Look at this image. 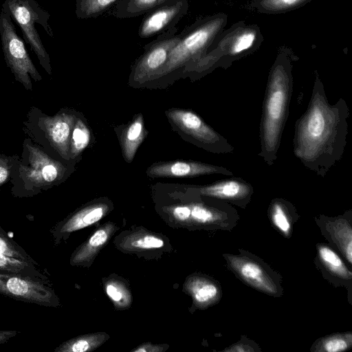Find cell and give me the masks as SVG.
I'll list each match as a JSON object with an SVG mask.
<instances>
[{
    "label": "cell",
    "instance_id": "obj_6",
    "mask_svg": "<svg viewBox=\"0 0 352 352\" xmlns=\"http://www.w3.org/2000/svg\"><path fill=\"white\" fill-rule=\"evenodd\" d=\"M227 267L241 282L273 298L283 295V278L263 259L242 248L238 254L223 253Z\"/></svg>",
    "mask_w": 352,
    "mask_h": 352
},
{
    "label": "cell",
    "instance_id": "obj_7",
    "mask_svg": "<svg viewBox=\"0 0 352 352\" xmlns=\"http://www.w3.org/2000/svg\"><path fill=\"white\" fill-rule=\"evenodd\" d=\"M0 41L7 66L15 79L26 89L32 90L30 77L35 81L42 79L27 52L23 39L18 35L10 15L0 10Z\"/></svg>",
    "mask_w": 352,
    "mask_h": 352
},
{
    "label": "cell",
    "instance_id": "obj_19",
    "mask_svg": "<svg viewBox=\"0 0 352 352\" xmlns=\"http://www.w3.org/2000/svg\"><path fill=\"white\" fill-rule=\"evenodd\" d=\"M185 288L197 309H204L217 304L223 295L220 283L206 275L188 277Z\"/></svg>",
    "mask_w": 352,
    "mask_h": 352
},
{
    "label": "cell",
    "instance_id": "obj_16",
    "mask_svg": "<svg viewBox=\"0 0 352 352\" xmlns=\"http://www.w3.org/2000/svg\"><path fill=\"white\" fill-rule=\"evenodd\" d=\"M109 210L107 203L98 202L85 206L56 223L50 230L55 245L66 241L69 235L100 220Z\"/></svg>",
    "mask_w": 352,
    "mask_h": 352
},
{
    "label": "cell",
    "instance_id": "obj_4",
    "mask_svg": "<svg viewBox=\"0 0 352 352\" xmlns=\"http://www.w3.org/2000/svg\"><path fill=\"white\" fill-rule=\"evenodd\" d=\"M228 15L219 12L199 19L180 32V38L165 64L149 81L182 74L184 67L201 58L224 30Z\"/></svg>",
    "mask_w": 352,
    "mask_h": 352
},
{
    "label": "cell",
    "instance_id": "obj_34",
    "mask_svg": "<svg viewBox=\"0 0 352 352\" xmlns=\"http://www.w3.org/2000/svg\"><path fill=\"white\" fill-rule=\"evenodd\" d=\"M163 351V346L162 345L153 344L151 343H144L138 348L134 349L131 351L135 352H160Z\"/></svg>",
    "mask_w": 352,
    "mask_h": 352
},
{
    "label": "cell",
    "instance_id": "obj_3",
    "mask_svg": "<svg viewBox=\"0 0 352 352\" xmlns=\"http://www.w3.org/2000/svg\"><path fill=\"white\" fill-rule=\"evenodd\" d=\"M263 40L261 29L256 24L236 22L223 30L206 52L199 59L187 65L182 74L195 79L219 67L226 69L234 61L258 50Z\"/></svg>",
    "mask_w": 352,
    "mask_h": 352
},
{
    "label": "cell",
    "instance_id": "obj_24",
    "mask_svg": "<svg viewBox=\"0 0 352 352\" xmlns=\"http://www.w3.org/2000/svg\"><path fill=\"white\" fill-rule=\"evenodd\" d=\"M0 272L14 273L50 281L40 265L0 253Z\"/></svg>",
    "mask_w": 352,
    "mask_h": 352
},
{
    "label": "cell",
    "instance_id": "obj_9",
    "mask_svg": "<svg viewBox=\"0 0 352 352\" xmlns=\"http://www.w3.org/2000/svg\"><path fill=\"white\" fill-rule=\"evenodd\" d=\"M166 115L179 129L206 150L219 154L233 153L234 147L227 139L194 112L171 109L166 111Z\"/></svg>",
    "mask_w": 352,
    "mask_h": 352
},
{
    "label": "cell",
    "instance_id": "obj_35",
    "mask_svg": "<svg viewBox=\"0 0 352 352\" xmlns=\"http://www.w3.org/2000/svg\"><path fill=\"white\" fill-rule=\"evenodd\" d=\"M18 333L17 330H0V346L7 343L10 340L16 336Z\"/></svg>",
    "mask_w": 352,
    "mask_h": 352
},
{
    "label": "cell",
    "instance_id": "obj_18",
    "mask_svg": "<svg viewBox=\"0 0 352 352\" xmlns=\"http://www.w3.org/2000/svg\"><path fill=\"white\" fill-rule=\"evenodd\" d=\"M75 120V116L68 113H60L42 120L49 141L64 158L68 159L70 139Z\"/></svg>",
    "mask_w": 352,
    "mask_h": 352
},
{
    "label": "cell",
    "instance_id": "obj_22",
    "mask_svg": "<svg viewBox=\"0 0 352 352\" xmlns=\"http://www.w3.org/2000/svg\"><path fill=\"white\" fill-rule=\"evenodd\" d=\"M180 0H119L112 12L118 19H129L144 15L157 7Z\"/></svg>",
    "mask_w": 352,
    "mask_h": 352
},
{
    "label": "cell",
    "instance_id": "obj_29",
    "mask_svg": "<svg viewBox=\"0 0 352 352\" xmlns=\"http://www.w3.org/2000/svg\"><path fill=\"white\" fill-rule=\"evenodd\" d=\"M119 0H76L75 14L79 19L97 18L110 10Z\"/></svg>",
    "mask_w": 352,
    "mask_h": 352
},
{
    "label": "cell",
    "instance_id": "obj_21",
    "mask_svg": "<svg viewBox=\"0 0 352 352\" xmlns=\"http://www.w3.org/2000/svg\"><path fill=\"white\" fill-rule=\"evenodd\" d=\"M267 217L272 226L285 239L292 237L294 224L300 218L293 204L282 197L272 199L267 208Z\"/></svg>",
    "mask_w": 352,
    "mask_h": 352
},
{
    "label": "cell",
    "instance_id": "obj_1",
    "mask_svg": "<svg viewBox=\"0 0 352 352\" xmlns=\"http://www.w3.org/2000/svg\"><path fill=\"white\" fill-rule=\"evenodd\" d=\"M349 114L343 98L329 103L316 71L309 102L295 122L293 138L294 154L306 168L324 177L341 160L347 142Z\"/></svg>",
    "mask_w": 352,
    "mask_h": 352
},
{
    "label": "cell",
    "instance_id": "obj_30",
    "mask_svg": "<svg viewBox=\"0 0 352 352\" xmlns=\"http://www.w3.org/2000/svg\"><path fill=\"white\" fill-rule=\"evenodd\" d=\"M90 132L85 124L78 119L74 124L69 144L71 156H78L89 144Z\"/></svg>",
    "mask_w": 352,
    "mask_h": 352
},
{
    "label": "cell",
    "instance_id": "obj_8",
    "mask_svg": "<svg viewBox=\"0 0 352 352\" xmlns=\"http://www.w3.org/2000/svg\"><path fill=\"white\" fill-rule=\"evenodd\" d=\"M0 294L46 307H58L60 300L51 281L0 272Z\"/></svg>",
    "mask_w": 352,
    "mask_h": 352
},
{
    "label": "cell",
    "instance_id": "obj_26",
    "mask_svg": "<svg viewBox=\"0 0 352 352\" xmlns=\"http://www.w3.org/2000/svg\"><path fill=\"white\" fill-rule=\"evenodd\" d=\"M108 338L104 333H96L80 336L67 340L55 349L54 352H86L100 346Z\"/></svg>",
    "mask_w": 352,
    "mask_h": 352
},
{
    "label": "cell",
    "instance_id": "obj_17",
    "mask_svg": "<svg viewBox=\"0 0 352 352\" xmlns=\"http://www.w3.org/2000/svg\"><path fill=\"white\" fill-rule=\"evenodd\" d=\"M29 164L23 168L26 179L35 186L48 185L62 177L64 167L38 148L28 145Z\"/></svg>",
    "mask_w": 352,
    "mask_h": 352
},
{
    "label": "cell",
    "instance_id": "obj_36",
    "mask_svg": "<svg viewBox=\"0 0 352 352\" xmlns=\"http://www.w3.org/2000/svg\"><path fill=\"white\" fill-rule=\"evenodd\" d=\"M9 176V169L5 161L0 159V186L3 184Z\"/></svg>",
    "mask_w": 352,
    "mask_h": 352
},
{
    "label": "cell",
    "instance_id": "obj_5",
    "mask_svg": "<svg viewBox=\"0 0 352 352\" xmlns=\"http://www.w3.org/2000/svg\"><path fill=\"white\" fill-rule=\"evenodd\" d=\"M19 26L23 39L36 56L40 65L48 74H52L50 55L41 39L35 24H39L46 33L54 38L48 23L50 13L35 0H5L1 6Z\"/></svg>",
    "mask_w": 352,
    "mask_h": 352
},
{
    "label": "cell",
    "instance_id": "obj_2",
    "mask_svg": "<svg viewBox=\"0 0 352 352\" xmlns=\"http://www.w3.org/2000/svg\"><path fill=\"white\" fill-rule=\"evenodd\" d=\"M292 51L281 47L267 78L259 127L261 149L258 156L268 166L276 159L288 115L293 91Z\"/></svg>",
    "mask_w": 352,
    "mask_h": 352
},
{
    "label": "cell",
    "instance_id": "obj_23",
    "mask_svg": "<svg viewBox=\"0 0 352 352\" xmlns=\"http://www.w3.org/2000/svg\"><path fill=\"white\" fill-rule=\"evenodd\" d=\"M146 134L142 114L138 115L123 131L121 137L122 149L123 155L129 163L133 160L139 146L146 137Z\"/></svg>",
    "mask_w": 352,
    "mask_h": 352
},
{
    "label": "cell",
    "instance_id": "obj_20",
    "mask_svg": "<svg viewBox=\"0 0 352 352\" xmlns=\"http://www.w3.org/2000/svg\"><path fill=\"white\" fill-rule=\"evenodd\" d=\"M116 226L108 222L96 230L92 234L73 252L70 264L73 266H87L91 264L100 250L108 243Z\"/></svg>",
    "mask_w": 352,
    "mask_h": 352
},
{
    "label": "cell",
    "instance_id": "obj_12",
    "mask_svg": "<svg viewBox=\"0 0 352 352\" xmlns=\"http://www.w3.org/2000/svg\"><path fill=\"white\" fill-rule=\"evenodd\" d=\"M314 263L324 279L335 287H343L347 292L349 304L352 303V272L343 258L327 243L316 245Z\"/></svg>",
    "mask_w": 352,
    "mask_h": 352
},
{
    "label": "cell",
    "instance_id": "obj_31",
    "mask_svg": "<svg viewBox=\"0 0 352 352\" xmlns=\"http://www.w3.org/2000/svg\"><path fill=\"white\" fill-rule=\"evenodd\" d=\"M0 253L40 265L21 245L10 238L1 226Z\"/></svg>",
    "mask_w": 352,
    "mask_h": 352
},
{
    "label": "cell",
    "instance_id": "obj_32",
    "mask_svg": "<svg viewBox=\"0 0 352 352\" xmlns=\"http://www.w3.org/2000/svg\"><path fill=\"white\" fill-rule=\"evenodd\" d=\"M105 291L109 297L118 307H126L131 302L127 288L118 280H109L105 284Z\"/></svg>",
    "mask_w": 352,
    "mask_h": 352
},
{
    "label": "cell",
    "instance_id": "obj_11",
    "mask_svg": "<svg viewBox=\"0 0 352 352\" xmlns=\"http://www.w3.org/2000/svg\"><path fill=\"white\" fill-rule=\"evenodd\" d=\"M314 221L320 233L331 245L352 267V210L329 217L318 214Z\"/></svg>",
    "mask_w": 352,
    "mask_h": 352
},
{
    "label": "cell",
    "instance_id": "obj_27",
    "mask_svg": "<svg viewBox=\"0 0 352 352\" xmlns=\"http://www.w3.org/2000/svg\"><path fill=\"white\" fill-rule=\"evenodd\" d=\"M312 0H252V10L266 14H279L298 9Z\"/></svg>",
    "mask_w": 352,
    "mask_h": 352
},
{
    "label": "cell",
    "instance_id": "obj_15",
    "mask_svg": "<svg viewBox=\"0 0 352 352\" xmlns=\"http://www.w3.org/2000/svg\"><path fill=\"white\" fill-rule=\"evenodd\" d=\"M146 173L152 178L192 177L213 174L233 175L232 171L223 166L201 162L180 160L155 163L148 167Z\"/></svg>",
    "mask_w": 352,
    "mask_h": 352
},
{
    "label": "cell",
    "instance_id": "obj_33",
    "mask_svg": "<svg viewBox=\"0 0 352 352\" xmlns=\"http://www.w3.org/2000/svg\"><path fill=\"white\" fill-rule=\"evenodd\" d=\"M223 352H261V349L254 340L245 335L241 336L240 340L222 350Z\"/></svg>",
    "mask_w": 352,
    "mask_h": 352
},
{
    "label": "cell",
    "instance_id": "obj_10",
    "mask_svg": "<svg viewBox=\"0 0 352 352\" xmlns=\"http://www.w3.org/2000/svg\"><path fill=\"white\" fill-rule=\"evenodd\" d=\"M175 27L157 36L144 46L142 54L134 63L130 81L135 85H142L165 64L168 55L180 38V33Z\"/></svg>",
    "mask_w": 352,
    "mask_h": 352
},
{
    "label": "cell",
    "instance_id": "obj_14",
    "mask_svg": "<svg viewBox=\"0 0 352 352\" xmlns=\"http://www.w3.org/2000/svg\"><path fill=\"white\" fill-rule=\"evenodd\" d=\"M188 190L194 195L221 200L243 209L250 204L254 192L252 184L242 178L220 180Z\"/></svg>",
    "mask_w": 352,
    "mask_h": 352
},
{
    "label": "cell",
    "instance_id": "obj_28",
    "mask_svg": "<svg viewBox=\"0 0 352 352\" xmlns=\"http://www.w3.org/2000/svg\"><path fill=\"white\" fill-rule=\"evenodd\" d=\"M164 245V241L161 237L146 231L132 233L121 243V246L129 250H148L161 248Z\"/></svg>",
    "mask_w": 352,
    "mask_h": 352
},
{
    "label": "cell",
    "instance_id": "obj_13",
    "mask_svg": "<svg viewBox=\"0 0 352 352\" xmlns=\"http://www.w3.org/2000/svg\"><path fill=\"white\" fill-rule=\"evenodd\" d=\"M188 0L164 5L144 14L138 29L140 38L156 37L176 27L188 12Z\"/></svg>",
    "mask_w": 352,
    "mask_h": 352
},
{
    "label": "cell",
    "instance_id": "obj_25",
    "mask_svg": "<svg viewBox=\"0 0 352 352\" xmlns=\"http://www.w3.org/2000/svg\"><path fill=\"white\" fill-rule=\"evenodd\" d=\"M352 347V332H339L317 339L311 346V352H343Z\"/></svg>",
    "mask_w": 352,
    "mask_h": 352
}]
</instances>
